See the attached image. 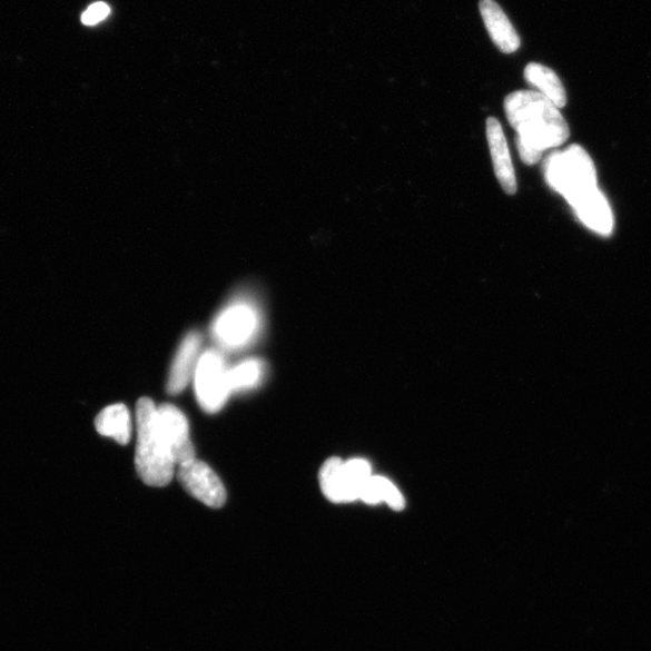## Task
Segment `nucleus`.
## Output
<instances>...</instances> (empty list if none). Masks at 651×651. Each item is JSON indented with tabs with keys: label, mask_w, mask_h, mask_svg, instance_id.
Masks as SVG:
<instances>
[{
	"label": "nucleus",
	"mask_w": 651,
	"mask_h": 651,
	"mask_svg": "<svg viewBox=\"0 0 651 651\" xmlns=\"http://www.w3.org/2000/svg\"><path fill=\"white\" fill-rule=\"evenodd\" d=\"M343 466V460L332 457L324 463L320 475H318L324 495L331 502L347 503Z\"/></svg>",
	"instance_id": "15"
},
{
	"label": "nucleus",
	"mask_w": 651,
	"mask_h": 651,
	"mask_svg": "<svg viewBox=\"0 0 651 651\" xmlns=\"http://www.w3.org/2000/svg\"><path fill=\"white\" fill-rule=\"evenodd\" d=\"M200 346L201 337L198 332L188 333L181 342L170 368L167 384L168 394L178 395L183 393L188 383L191 382L200 357Z\"/></svg>",
	"instance_id": "9"
},
{
	"label": "nucleus",
	"mask_w": 651,
	"mask_h": 651,
	"mask_svg": "<svg viewBox=\"0 0 651 651\" xmlns=\"http://www.w3.org/2000/svg\"><path fill=\"white\" fill-rule=\"evenodd\" d=\"M95 426L101 436L114 438L121 445L128 444L132 436V422L125 404H114L101 411Z\"/></svg>",
	"instance_id": "12"
},
{
	"label": "nucleus",
	"mask_w": 651,
	"mask_h": 651,
	"mask_svg": "<svg viewBox=\"0 0 651 651\" xmlns=\"http://www.w3.org/2000/svg\"><path fill=\"white\" fill-rule=\"evenodd\" d=\"M195 387L203 411L213 414L224 407L231 387L229 369L219 352L208 351L200 355L195 372Z\"/></svg>",
	"instance_id": "4"
},
{
	"label": "nucleus",
	"mask_w": 651,
	"mask_h": 651,
	"mask_svg": "<svg viewBox=\"0 0 651 651\" xmlns=\"http://www.w3.org/2000/svg\"><path fill=\"white\" fill-rule=\"evenodd\" d=\"M525 79L555 107H566V90L554 70L540 63H530L525 69Z\"/></svg>",
	"instance_id": "13"
},
{
	"label": "nucleus",
	"mask_w": 651,
	"mask_h": 651,
	"mask_svg": "<svg viewBox=\"0 0 651 651\" xmlns=\"http://www.w3.org/2000/svg\"><path fill=\"white\" fill-rule=\"evenodd\" d=\"M157 417L159 431L176 465L181 466L194 461L195 446L184 413L171 404H162L157 408Z\"/></svg>",
	"instance_id": "6"
},
{
	"label": "nucleus",
	"mask_w": 651,
	"mask_h": 651,
	"mask_svg": "<svg viewBox=\"0 0 651 651\" xmlns=\"http://www.w3.org/2000/svg\"><path fill=\"white\" fill-rule=\"evenodd\" d=\"M486 137L494 164L495 176L506 195H515L517 191L516 177L512 157L506 144L503 128L495 118H489L486 121Z\"/></svg>",
	"instance_id": "8"
},
{
	"label": "nucleus",
	"mask_w": 651,
	"mask_h": 651,
	"mask_svg": "<svg viewBox=\"0 0 651 651\" xmlns=\"http://www.w3.org/2000/svg\"><path fill=\"white\" fill-rule=\"evenodd\" d=\"M138 440L136 468L141 481L156 487L168 485L176 470L170 452L158 426L157 407L152 400L140 398L137 403Z\"/></svg>",
	"instance_id": "2"
},
{
	"label": "nucleus",
	"mask_w": 651,
	"mask_h": 651,
	"mask_svg": "<svg viewBox=\"0 0 651 651\" xmlns=\"http://www.w3.org/2000/svg\"><path fill=\"white\" fill-rule=\"evenodd\" d=\"M574 213L588 228L600 236H611L614 228L613 213L604 195L596 188L572 203Z\"/></svg>",
	"instance_id": "10"
},
{
	"label": "nucleus",
	"mask_w": 651,
	"mask_h": 651,
	"mask_svg": "<svg viewBox=\"0 0 651 651\" xmlns=\"http://www.w3.org/2000/svg\"><path fill=\"white\" fill-rule=\"evenodd\" d=\"M178 476L188 494L211 509H221L226 503L225 485L206 462L195 458L179 466Z\"/></svg>",
	"instance_id": "5"
},
{
	"label": "nucleus",
	"mask_w": 651,
	"mask_h": 651,
	"mask_svg": "<svg viewBox=\"0 0 651 651\" xmlns=\"http://www.w3.org/2000/svg\"><path fill=\"white\" fill-rule=\"evenodd\" d=\"M257 324V314L248 303H234L217 316L214 336L221 344L236 347L254 336Z\"/></svg>",
	"instance_id": "7"
},
{
	"label": "nucleus",
	"mask_w": 651,
	"mask_h": 651,
	"mask_svg": "<svg viewBox=\"0 0 651 651\" xmlns=\"http://www.w3.org/2000/svg\"><path fill=\"white\" fill-rule=\"evenodd\" d=\"M506 119L516 130V147L523 162L539 164L543 152L561 147L570 127L558 107L540 92L516 91L505 98Z\"/></svg>",
	"instance_id": "1"
},
{
	"label": "nucleus",
	"mask_w": 651,
	"mask_h": 651,
	"mask_svg": "<svg viewBox=\"0 0 651 651\" xmlns=\"http://www.w3.org/2000/svg\"><path fill=\"white\" fill-rule=\"evenodd\" d=\"M482 18L495 46L504 53H513L520 48V38L506 14L495 0H482Z\"/></svg>",
	"instance_id": "11"
},
{
	"label": "nucleus",
	"mask_w": 651,
	"mask_h": 651,
	"mask_svg": "<svg viewBox=\"0 0 651 651\" xmlns=\"http://www.w3.org/2000/svg\"><path fill=\"white\" fill-rule=\"evenodd\" d=\"M359 500L367 504L386 502L391 509L402 511L405 502L398 489L386 477L372 475L364 489L361 491Z\"/></svg>",
	"instance_id": "14"
},
{
	"label": "nucleus",
	"mask_w": 651,
	"mask_h": 651,
	"mask_svg": "<svg viewBox=\"0 0 651 651\" xmlns=\"http://www.w3.org/2000/svg\"><path fill=\"white\" fill-rule=\"evenodd\" d=\"M260 374H263V365L257 359L245 361L237 367L229 369L231 393L254 387L259 382Z\"/></svg>",
	"instance_id": "16"
},
{
	"label": "nucleus",
	"mask_w": 651,
	"mask_h": 651,
	"mask_svg": "<svg viewBox=\"0 0 651 651\" xmlns=\"http://www.w3.org/2000/svg\"><path fill=\"white\" fill-rule=\"evenodd\" d=\"M550 187L570 203L596 190L598 174L589 154L579 145L550 155L544 164Z\"/></svg>",
	"instance_id": "3"
},
{
	"label": "nucleus",
	"mask_w": 651,
	"mask_h": 651,
	"mask_svg": "<svg viewBox=\"0 0 651 651\" xmlns=\"http://www.w3.org/2000/svg\"><path fill=\"white\" fill-rule=\"evenodd\" d=\"M110 8L106 3H95L87 9L81 17V21L85 26H95L108 18Z\"/></svg>",
	"instance_id": "17"
}]
</instances>
